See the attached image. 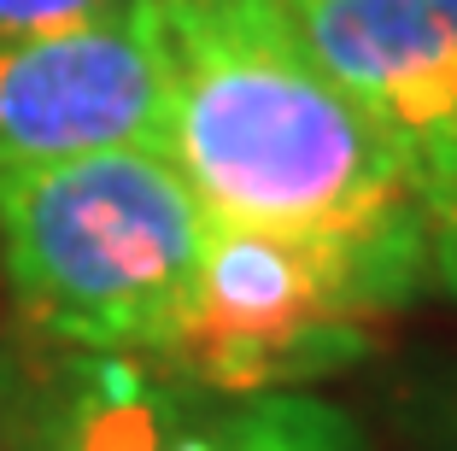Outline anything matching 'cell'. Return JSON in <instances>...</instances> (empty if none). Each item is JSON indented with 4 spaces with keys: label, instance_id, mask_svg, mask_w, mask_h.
I'll use <instances>...</instances> for the list:
<instances>
[{
    "label": "cell",
    "instance_id": "obj_1",
    "mask_svg": "<svg viewBox=\"0 0 457 451\" xmlns=\"http://www.w3.org/2000/svg\"><path fill=\"white\" fill-rule=\"evenodd\" d=\"M170 54V164L217 223L299 240L370 317L434 293L399 153L305 47L287 0L159 6Z\"/></svg>",
    "mask_w": 457,
    "mask_h": 451
},
{
    "label": "cell",
    "instance_id": "obj_2",
    "mask_svg": "<svg viewBox=\"0 0 457 451\" xmlns=\"http://www.w3.org/2000/svg\"><path fill=\"white\" fill-rule=\"evenodd\" d=\"M212 212L153 146L0 164V276L29 340L164 358L194 305Z\"/></svg>",
    "mask_w": 457,
    "mask_h": 451
},
{
    "label": "cell",
    "instance_id": "obj_3",
    "mask_svg": "<svg viewBox=\"0 0 457 451\" xmlns=\"http://www.w3.org/2000/svg\"><path fill=\"white\" fill-rule=\"evenodd\" d=\"M376 322L299 240L212 217L194 305L159 363L205 398L294 393L370 358Z\"/></svg>",
    "mask_w": 457,
    "mask_h": 451
},
{
    "label": "cell",
    "instance_id": "obj_4",
    "mask_svg": "<svg viewBox=\"0 0 457 451\" xmlns=\"http://www.w3.org/2000/svg\"><path fill=\"white\" fill-rule=\"evenodd\" d=\"M287 13L399 153L434 288L457 299V0H287Z\"/></svg>",
    "mask_w": 457,
    "mask_h": 451
},
{
    "label": "cell",
    "instance_id": "obj_5",
    "mask_svg": "<svg viewBox=\"0 0 457 451\" xmlns=\"http://www.w3.org/2000/svg\"><path fill=\"white\" fill-rule=\"evenodd\" d=\"M170 141V54L159 0L106 24L0 47V164H54Z\"/></svg>",
    "mask_w": 457,
    "mask_h": 451
},
{
    "label": "cell",
    "instance_id": "obj_6",
    "mask_svg": "<svg viewBox=\"0 0 457 451\" xmlns=\"http://www.w3.org/2000/svg\"><path fill=\"white\" fill-rule=\"evenodd\" d=\"M24 451H223L217 411L159 358L47 352Z\"/></svg>",
    "mask_w": 457,
    "mask_h": 451
},
{
    "label": "cell",
    "instance_id": "obj_7",
    "mask_svg": "<svg viewBox=\"0 0 457 451\" xmlns=\"http://www.w3.org/2000/svg\"><path fill=\"white\" fill-rule=\"evenodd\" d=\"M217 446L223 451H370V439L340 405L294 387V393L235 398L228 411H217Z\"/></svg>",
    "mask_w": 457,
    "mask_h": 451
},
{
    "label": "cell",
    "instance_id": "obj_8",
    "mask_svg": "<svg viewBox=\"0 0 457 451\" xmlns=\"http://www.w3.org/2000/svg\"><path fill=\"white\" fill-rule=\"evenodd\" d=\"M147 0H0V47L29 36H59V29L106 24V18L141 13Z\"/></svg>",
    "mask_w": 457,
    "mask_h": 451
},
{
    "label": "cell",
    "instance_id": "obj_9",
    "mask_svg": "<svg viewBox=\"0 0 457 451\" xmlns=\"http://www.w3.org/2000/svg\"><path fill=\"white\" fill-rule=\"evenodd\" d=\"M41 363H47L41 340H6L0 334V451H24L36 393H41Z\"/></svg>",
    "mask_w": 457,
    "mask_h": 451
},
{
    "label": "cell",
    "instance_id": "obj_10",
    "mask_svg": "<svg viewBox=\"0 0 457 451\" xmlns=\"http://www.w3.org/2000/svg\"><path fill=\"white\" fill-rule=\"evenodd\" d=\"M422 451H457V370L434 375L422 393H411Z\"/></svg>",
    "mask_w": 457,
    "mask_h": 451
},
{
    "label": "cell",
    "instance_id": "obj_11",
    "mask_svg": "<svg viewBox=\"0 0 457 451\" xmlns=\"http://www.w3.org/2000/svg\"><path fill=\"white\" fill-rule=\"evenodd\" d=\"M159 6H205V0H159Z\"/></svg>",
    "mask_w": 457,
    "mask_h": 451
}]
</instances>
